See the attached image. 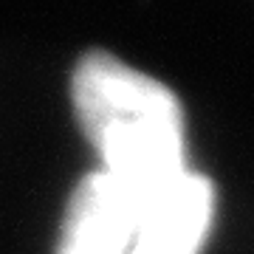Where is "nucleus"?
<instances>
[{
    "instance_id": "obj_2",
    "label": "nucleus",
    "mask_w": 254,
    "mask_h": 254,
    "mask_svg": "<svg viewBox=\"0 0 254 254\" xmlns=\"http://www.w3.org/2000/svg\"><path fill=\"white\" fill-rule=\"evenodd\" d=\"M144 209L108 173H88L71 192L57 254H127Z\"/></svg>"
},
{
    "instance_id": "obj_3",
    "label": "nucleus",
    "mask_w": 254,
    "mask_h": 254,
    "mask_svg": "<svg viewBox=\"0 0 254 254\" xmlns=\"http://www.w3.org/2000/svg\"><path fill=\"white\" fill-rule=\"evenodd\" d=\"M215 218V187L187 173L141 215L127 254H200Z\"/></svg>"
},
{
    "instance_id": "obj_1",
    "label": "nucleus",
    "mask_w": 254,
    "mask_h": 254,
    "mask_svg": "<svg viewBox=\"0 0 254 254\" xmlns=\"http://www.w3.org/2000/svg\"><path fill=\"white\" fill-rule=\"evenodd\" d=\"M73 110L102 158V173L150 209L181 181L184 113L175 93L108 51H88L73 68Z\"/></svg>"
}]
</instances>
